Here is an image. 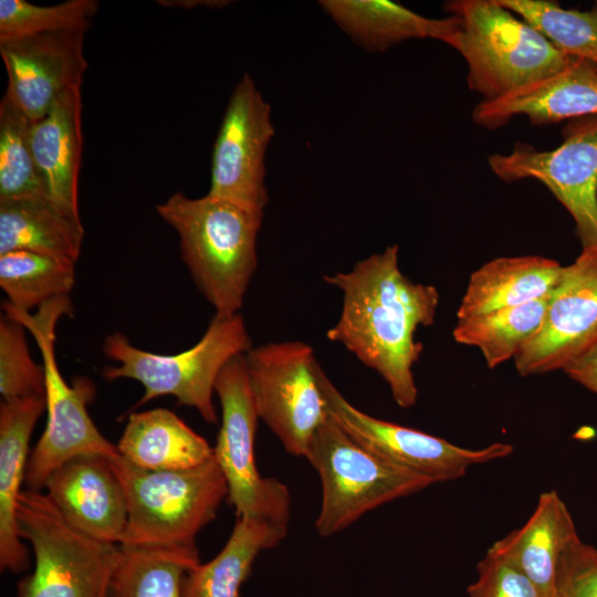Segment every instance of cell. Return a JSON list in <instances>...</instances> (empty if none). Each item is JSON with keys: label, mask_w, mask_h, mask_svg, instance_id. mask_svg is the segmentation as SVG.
Segmentation results:
<instances>
[{"label": "cell", "mask_w": 597, "mask_h": 597, "mask_svg": "<svg viewBox=\"0 0 597 597\" xmlns=\"http://www.w3.org/2000/svg\"><path fill=\"white\" fill-rule=\"evenodd\" d=\"M444 9L459 21L451 48L464 57L468 86L483 102L549 77L573 61L498 0H453Z\"/></svg>", "instance_id": "obj_3"}, {"label": "cell", "mask_w": 597, "mask_h": 597, "mask_svg": "<svg viewBox=\"0 0 597 597\" xmlns=\"http://www.w3.org/2000/svg\"><path fill=\"white\" fill-rule=\"evenodd\" d=\"M18 521L34 555L33 572L20 580L18 597H109L119 545L74 528L42 491L22 492Z\"/></svg>", "instance_id": "obj_7"}, {"label": "cell", "mask_w": 597, "mask_h": 597, "mask_svg": "<svg viewBox=\"0 0 597 597\" xmlns=\"http://www.w3.org/2000/svg\"><path fill=\"white\" fill-rule=\"evenodd\" d=\"M116 448L132 464L154 471L192 469L213 458L208 441L165 408L130 413Z\"/></svg>", "instance_id": "obj_22"}, {"label": "cell", "mask_w": 597, "mask_h": 597, "mask_svg": "<svg viewBox=\"0 0 597 597\" xmlns=\"http://www.w3.org/2000/svg\"><path fill=\"white\" fill-rule=\"evenodd\" d=\"M221 425L213 459L224 475L228 501L237 517H266L290 522L291 496L285 484L260 475L255 463L256 413L244 354L232 358L216 385Z\"/></svg>", "instance_id": "obj_10"}, {"label": "cell", "mask_w": 597, "mask_h": 597, "mask_svg": "<svg viewBox=\"0 0 597 597\" xmlns=\"http://www.w3.org/2000/svg\"><path fill=\"white\" fill-rule=\"evenodd\" d=\"M156 211L177 232L180 256L216 314L239 313L258 266L263 213L209 195L189 198L181 192L157 205Z\"/></svg>", "instance_id": "obj_2"}, {"label": "cell", "mask_w": 597, "mask_h": 597, "mask_svg": "<svg viewBox=\"0 0 597 597\" xmlns=\"http://www.w3.org/2000/svg\"><path fill=\"white\" fill-rule=\"evenodd\" d=\"M562 270L558 261L541 255L493 259L470 275L457 318L545 298L557 283Z\"/></svg>", "instance_id": "obj_23"}, {"label": "cell", "mask_w": 597, "mask_h": 597, "mask_svg": "<svg viewBox=\"0 0 597 597\" xmlns=\"http://www.w3.org/2000/svg\"><path fill=\"white\" fill-rule=\"evenodd\" d=\"M517 115L535 125L597 115V70L584 60L573 59L549 77L499 100L481 102L472 119L486 129H496Z\"/></svg>", "instance_id": "obj_17"}, {"label": "cell", "mask_w": 597, "mask_h": 597, "mask_svg": "<svg viewBox=\"0 0 597 597\" xmlns=\"http://www.w3.org/2000/svg\"><path fill=\"white\" fill-rule=\"evenodd\" d=\"M563 371L570 379L597 394V344L567 365Z\"/></svg>", "instance_id": "obj_35"}, {"label": "cell", "mask_w": 597, "mask_h": 597, "mask_svg": "<svg viewBox=\"0 0 597 597\" xmlns=\"http://www.w3.org/2000/svg\"><path fill=\"white\" fill-rule=\"evenodd\" d=\"M30 140L45 198L69 217L81 220V87L69 90L56 98L48 114L32 124Z\"/></svg>", "instance_id": "obj_18"}, {"label": "cell", "mask_w": 597, "mask_h": 597, "mask_svg": "<svg viewBox=\"0 0 597 597\" xmlns=\"http://www.w3.org/2000/svg\"><path fill=\"white\" fill-rule=\"evenodd\" d=\"M6 315L30 332L42 356L45 374L46 425L30 452L25 484L29 490L42 491L49 476L69 460L86 454L107 458L118 453L91 419L87 406L93 400V383L83 377L67 384L54 352L59 320L72 312L69 296L54 298L38 308L35 314L17 310L8 303Z\"/></svg>", "instance_id": "obj_6"}, {"label": "cell", "mask_w": 597, "mask_h": 597, "mask_svg": "<svg viewBox=\"0 0 597 597\" xmlns=\"http://www.w3.org/2000/svg\"><path fill=\"white\" fill-rule=\"evenodd\" d=\"M541 32L563 54L597 70V2L588 11L563 9L548 0H498Z\"/></svg>", "instance_id": "obj_29"}, {"label": "cell", "mask_w": 597, "mask_h": 597, "mask_svg": "<svg viewBox=\"0 0 597 597\" xmlns=\"http://www.w3.org/2000/svg\"><path fill=\"white\" fill-rule=\"evenodd\" d=\"M273 135L271 107L244 74L231 93L213 144L207 195L263 213L269 202L264 158Z\"/></svg>", "instance_id": "obj_13"}, {"label": "cell", "mask_w": 597, "mask_h": 597, "mask_svg": "<svg viewBox=\"0 0 597 597\" xmlns=\"http://www.w3.org/2000/svg\"><path fill=\"white\" fill-rule=\"evenodd\" d=\"M45 396L0 405V567L13 573L29 565V551L20 535L18 505L23 492L30 439L45 410Z\"/></svg>", "instance_id": "obj_19"}, {"label": "cell", "mask_w": 597, "mask_h": 597, "mask_svg": "<svg viewBox=\"0 0 597 597\" xmlns=\"http://www.w3.org/2000/svg\"><path fill=\"white\" fill-rule=\"evenodd\" d=\"M25 328L9 316L0 320V394L3 401L45 396L43 364L33 360Z\"/></svg>", "instance_id": "obj_32"}, {"label": "cell", "mask_w": 597, "mask_h": 597, "mask_svg": "<svg viewBox=\"0 0 597 597\" xmlns=\"http://www.w3.org/2000/svg\"><path fill=\"white\" fill-rule=\"evenodd\" d=\"M98 4L96 0H67L53 6L0 0V42L56 31H87Z\"/></svg>", "instance_id": "obj_31"}, {"label": "cell", "mask_w": 597, "mask_h": 597, "mask_svg": "<svg viewBox=\"0 0 597 597\" xmlns=\"http://www.w3.org/2000/svg\"><path fill=\"white\" fill-rule=\"evenodd\" d=\"M323 279L343 294L339 317L327 329V339L374 369L397 406H415L418 389L412 369L423 349L416 333L434 323L438 290L401 272L397 244L358 261L349 271Z\"/></svg>", "instance_id": "obj_1"}, {"label": "cell", "mask_w": 597, "mask_h": 597, "mask_svg": "<svg viewBox=\"0 0 597 597\" xmlns=\"http://www.w3.org/2000/svg\"><path fill=\"white\" fill-rule=\"evenodd\" d=\"M157 3H159L163 7H170V8H184V9H192L197 7H210V8H218V7H224L230 1H219V0H158Z\"/></svg>", "instance_id": "obj_36"}, {"label": "cell", "mask_w": 597, "mask_h": 597, "mask_svg": "<svg viewBox=\"0 0 597 597\" xmlns=\"http://www.w3.org/2000/svg\"><path fill=\"white\" fill-rule=\"evenodd\" d=\"M562 135L555 149L517 144L509 154L489 156L488 163L505 182H542L572 216L582 251L597 252V115L567 121Z\"/></svg>", "instance_id": "obj_11"}, {"label": "cell", "mask_w": 597, "mask_h": 597, "mask_svg": "<svg viewBox=\"0 0 597 597\" xmlns=\"http://www.w3.org/2000/svg\"><path fill=\"white\" fill-rule=\"evenodd\" d=\"M304 458L321 480L315 528L323 537L343 531L383 504L434 484L371 453L331 417L315 432Z\"/></svg>", "instance_id": "obj_8"}, {"label": "cell", "mask_w": 597, "mask_h": 597, "mask_svg": "<svg viewBox=\"0 0 597 597\" xmlns=\"http://www.w3.org/2000/svg\"><path fill=\"white\" fill-rule=\"evenodd\" d=\"M111 464L128 507L121 545L197 548L198 533L228 498L227 481L213 458L179 471L142 469L119 454Z\"/></svg>", "instance_id": "obj_5"}, {"label": "cell", "mask_w": 597, "mask_h": 597, "mask_svg": "<svg viewBox=\"0 0 597 597\" xmlns=\"http://www.w3.org/2000/svg\"><path fill=\"white\" fill-rule=\"evenodd\" d=\"M84 30L56 31L0 42L6 92L34 123L56 98L81 87L87 70Z\"/></svg>", "instance_id": "obj_15"}, {"label": "cell", "mask_w": 597, "mask_h": 597, "mask_svg": "<svg viewBox=\"0 0 597 597\" xmlns=\"http://www.w3.org/2000/svg\"><path fill=\"white\" fill-rule=\"evenodd\" d=\"M320 6L357 44L385 51L412 39H434L452 46L457 17L430 19L389 0H322Z\"/></svg>", "instance_id": "obj_20"}, {"label": "cell", "mask_w": 597, "mask_h": 597, "mask_svg": "<svg viewBox=\"0 0 597 597\" xmlns=\"http://www.w3.org/2000/svg\"><path fill=\"white\" fill-rule=\"evenodd\" d=\"M553 597H597V548L573 541L559 557Z\"/></svg>", "instance_id": "obj_34"}, {"label": "cell", "mask_w": 597, "mask_h": 597, "mask_svg": "<svg viewBox=\"0 0 597 597\" xmlns=\"http://www.w3.org/2000/svg\"><path fill=\"white\" fill-rule=\"evenodd\" d=\"M74 262L25 250L0 254V286L12 307L30 312L62 296L75 284Z\"/></svg>", "instance_id": "obj_28"}, {"label": "cell", "mask_w": 597, "mask_h": 597, "mask_svg": "<svg viewBox=\"0 0 597 597\" xmlns=\"http://www.w3.org/2000/svg\"><path fill=\"white\" fill-rule=\"evenodd\" d=\"M289 522L266 517H237L222 549L208 563L187 572L181 597H240L258 555L279 545Z\"/></svg>", "instance_id": "obj_24"}, {"label": "cell", "mask_w": 597, "mask_h": 597, "mask_svg": "<svg viewBox=\"0 0 597 597\" xmlns=\"http://www.w3.org/2000/svg\"><path fill=\"white\" fill-rule=\"evenodd\" d=\"M32 124L6 92L0 101V202L45 198L31 149Z\"/></svg>", "instance_id": "obj_30"}, {"label": "cell", "mask_w": 597, "mask_h": 597, "mask_svg": "<svg viewBox=\"0 0 597 597\" xmlns=\"http://www.w3.org/2000/svg\"><path fill=\"white\" fill-rule=\"evenodd\" d=\"M200 563L198 548L119 545L109 597H181L185 575Z\"/></svg>", "instance_id": "obj_26"}, {"label": "cell", "mask_w": 597, "mask_h": 597, "mask_svg": "<svg viewBox=\"0 0 597 597\" xmlns=\"http://www.w3.org/2000/svg\"><path fill=\"white\" fill-rule=\"evenodd\" d=\"M315 374L329 417L348 436L385 461L423 475L433 483L462 478L471 467L503 459L514 450L512 444L499 441L481 449H467L443 438L375 418L353 406L318 363Z\"/></svg>", "instance_id": "obj_12"}, {"label": "cell", "mask_w": 597, "mask_h": 597, "mask_svg": "<svg viewBox=\"0 0 597 597\" xmlns=\"http://www.w3.org/2000/svg\"><path fill=\"white\" fill-rule=\"evenodd\" d=\"M478 578L469 597H545L541 589L509 558L490 547L476 565Z\"/></svg>", "instance_id": "obj_33"}, {"label": "cell", "mask_w": 597, "mask_h": 597, "mask_svg": "<svg viewBox=\"0 0 597 597\" xmlns=\"http://www.w3.org/2000/svg\"><path fill=\"white\" fill-rule=\"evenodd\" d=\"M252 348L240 313L211 318L202 337L177 354H157L134 346L122 333L106 336L103 353L117 365L103 369L107 380L134 379L144 394L136 407L163 396H172L181 406L196 409L208 423L217 421L214 385L222 368L235 356Z\"/></svg>", "instance_id": "obj_4"}, {"label": "cell", "mask_w": 597, "mask_h": 597, "mask_svg": "<svg viewBox=\"0 0 597 597\" xmlns=\"http://www.w3.org/2000/svg\"><path fill=\"white\" fill-rule=\"evenodd\" d=\"M84 227L48 199L0 202V254L25 250L76 263Z\"/></svg>", "instance_id": "obj_25"}, {"label": "cell", "mask_w": 597, "mask_h": 597, "mask_svg": "<svg viewBox=\"0 0 597 597\" xmlns=\"http://www.w3.org/2000/svg\"><path fill=\"white\" fill-rule=\"evenodd\" d=\"M44 490L74 528L97 541L121 545L128 507L111 458L98 454L75 457L49 476Z\"/></svg>", "instance_id": "obj_16"}, {"label": "cell", "mask_w": 597, "mask_h": 597, "mask_svg": "<svg viewBox=\"0 0 597 597\" xmlns=\"http://www.w3.org/2000/svg\"><path fill=\"white\" fill-rule=\"evenodd\" d=\"M546 300L458 318L453 338L458 344L478 348L486 366L496 368L514 359L524 343L538 331Z\"/></svg>", "instance_id": "obj_27"}, {"label": "cell", "mask_w": 597, "mask_h": 597, "mask_svg": "<svg viewBox=\"0 0 597 597\" xmlns=\"http://www.w3.org/2000/svg\"><path fill=\"white\" fill-rule=\"evenodd\" d=\"M597 344V252L582 251L563 266L538 331L514 364L520 376L563 370Z\"/></svg>", "instance_id": "obj_14"}, {"label": "cell", "mask_w": 597, "mask_h": 597, "mask_svg": "<svg viewBox=\"0 0 597 597\" xmlns=\"http://www.w3.org/2000/svg\"><path fill=\"white\" fill-rule=\"evenodd\" d=\"M244 359L259 419L286 452L304 457L329 417L316 379L313 348L301 341L268 343L249 349Z\"/></svg>", "instance_id": "obj_9"}, {"label": "cell", "mask_w": 597, "mask_h": 597, "mask_svg": "<svg viewBox=\"0 0 597 597\" xmlns=\"http://www.w3.org/2000/svg\"><path fill=\"white\" fill-rule=\"evenodd\" d=\"M578 537L566 503L552 490L540 495L523 526L498 540L491 547L514 563L545 597H553L559 557Z\"/></svg>", "instance_id": "obj_21"}]
</instances>
